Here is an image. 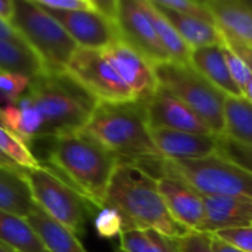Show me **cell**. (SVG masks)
Listing matches in <instances>:
<instances>
[{
    "label": "cell",
    "mask_w": 252,
    "mask_h": 252,
    "mask_svg": "<svg viewBox=\"0 0 252 252\" xmlns=\"http://www.w3.org/2000/svg\"><path fill=\"white\" fill-rule=\"evenodd\" d=\"M105 207L121 214L126 230L154 229L173 239H182L190 232L170 214L159 193L158 179L133 162L120 161L117 165L106 190Z\"/></svg>",
    "instance_id": "1"
},
{
    "label": "cell",
    "mask_w": 252,
    "mask_h": 252,
    "mask_svg": "<svg viewBox=\"0 0 252 252\" xmlns=\"http://www.w3.org/2000/svg\"><path fill=\"white\" fill-rule=\"evenodd\" d=\"M47 167L87 198L97 210L120 158L83 130L47 139Z\"/></svg>",
    "instance_id": "2"
},
{
    "label": "cell",
    "mask_w": 252,
    "mask_h": 252,
    "mask_svg": "<svg viewBox=\"0 0 252 252\" xmlns=\"http://www.w3.org/2000/svg\"><path fill=\"white\" fill-rule=\"evenodd\" d=\"M83 131L121 161L159 158L148 124L145 102H99Z\"/></svg>",
    "instance_id": "3"
},
{
    "label": "cell",
    "mask_w": 252,
    "mask_h": 252,
    "mask_svg": "<svg viewBox=\"0 0 252 252\" xmlns=\"http://www.w3.org/2000/svg\"><path fill=\"white\" fill-rule=\"evenodd\" d=\"M25 96L40 114L44 140L81 131L99 103L66 72L31 78Z\"/></svg>",
    "instance_id": "4"
},
{
    "label": "cell",
    "mask_w": 252,
    "mask_h": 252,
    "mask_svg": "<svg viewBox=\"0 0 252 252\" xmlns=\"http://www.w3.org/2000/svg\"><path fill=\"white\" fill-rule=\"evenodd\" d=\"M133 164L145 168L157 179L167 176L183 180L201 195L252 199L251 173L217 154L201 159L170 161L157 158Z\"/></svg>",
    "instance_id": "5"
},
{
    "label": "cell",
    "mask_w": 252,
    "mask_h": 252,
    "mask_svg": "<svg viewBox=\"0 0 252 252\" xmlns=\"http://www.w3.org/2000/svg\"><path fill=\"white\" fill-rule=\"evenodd\" d=\"M12 25L22 35L25 44L37 55L46 72H66L78 46L47 10L34 0H15Z\"/></svg>",
    "instance_id": "6"
},
{
    "label": "cell",
    "mask_w": 252,
    "mask_h": 252,
    "mask_svg": "<svg viewBox=\"0 0 252 252\" xmlns=\"http://www.w3.org/2000/svg\"><path fill=\"white\" fill-rule=\"evenodd\" d=\"M154 69L159 89L193 109L216 136H224L226 94L204 78L190 63L165 62L154 66Z\"/></svg>",
    "instance_id": "7"
},
{
    "label": "cell",
    "mask_w": 252,
    "mask_h": 252,
    "mask_svg": "<svg viewBox=\"0 0 252 252\" xmlns=\"http://www.w3.org/2000/svg\"><path fill=\"white\" fill-rule=\"evenodd\" d=\"M35 205L52 220L62 224L74 235L84 233V227L97 208L78 190L68 185L47 165L22 170Z\"/></svg>",
    "instance_id": "8"
},
{
    "label": "cell",
    "mask_w": 252,
    "mask_h": 252,
    "mask_svg": "<svg viewBox=\"0 0 252 252\" xmlns=\"http://www.w3.org/2000/svg\"><path fill=\"white\" fill-rule=\"evenodd\" d=\"M66 74L97 102L136 100L103 50L78 47L69 61Z\"/></svg>",
    "instance_id": "9"
},
{
    "label": "cell",
    "mask_w": 252,
    "mask_h": 252,
    "mask_svg": "<svg viewBox=\"0 0 252 252\" xmlns=\"http://www.w3.org/2000/svg\"><path fill=\"white\" fill-rule=\"evenodd\" d=\"M115 25L120 40L140 53L154 66L170 62L146 12L145 0H118Z\"/></svg>",
    "instance_id": "10"
},
{
    "label": "cell",
    "mask_w": 252,
    "mask_h": 252,
    "mask_svg": "<svg viewBox=\"0 0 252 252\" xmlns=\"http://www.w3.org/2000/svg\"><path fill=\"white\" fill-rule=\"evenodd\" d=\"M106 58L114 65L123 81L131 90L136 100H149L159 89L154 65L123 40L103 49Z\"/></svg>",
    "instance_id": "11"
},
{
    "label": "cell",
    "mask_w": 252,
    "mask_h": 252,
    "mask_svg": "<svg viewBox=\"0 0 252 252\" xmlns=\"http://www.w3.org/2000/svg\"><path fill=\"white\" fill-rule=\"evenodd\" d=\"M71 35L78 47L103 50L120 40L115 22L97 10L53 12L47 10Z\"/></svg>",
    "instance_id": "12"
},
{
    "label": "cell",
    "mask_w": 252,
    "mask_h": 252,
    "mask_svg": "<svg viewBox=\"0 0 252 252\" xmlns=\"http://www.w3.org/2000/svg\"><path fill=\"white\" fill-rule=\"evenodd\" d=\"M151 130H176L196 134H214L201 117L182 100L162 89L145 102Z\"/></svg>",
    "instance_id": "13"
},
{
    "label": "cell",
    "mask_w": 252,
    "mask_h": 252,
    "mask_svg": "<svg viewBox=\"0 0 252 252\" xmlns=\"http://www.w3.org/2000/svg\"><path fill=\"white\" fill-rule=\"evenodd\" d=\"M158 189L173 219L190 232H202L205 223V207L202 195L183 180L174 177H158Z\"/></svg>",
    "instance_id": "14"
},
{
    "label": "cell",
    "mask_w": 252,
    "mask_h": 252,
    "mask_svg": "<svg viewBox=\"0 0 252 252\" xmlns=\"http://www.w3.org/2000/svg\"><path fill=\"white\" fill-rule=\"evenodd\" d=\"M159 158L170 161L201 159L217 154L219 136L176 130H151Z\"/></svg>",
    "instance_id": "15"
},
{
    "label": "cell",
    "mask_w": 252,
    "mask_h": 252,
    "mask_svg": "<svg viewBox=\"0 0 252 252\" xmlns=\"http://www.w3.org/2000/svg\"><path fill=\"white\" fill-rule=\"evenodd\" d=\"M205 207L204 233L252 226V199L202 195Z\"/></svg>",
    "instance_id": "16"
},
{
    "label": "cell",
    "mask_w": 252,
    "mask_h": 252,
    "mask_svg": "<svg viewBox=\"0 0 252 252\" xmlns=\"http://www.w3.org/2000/svg\"><path fill=\"white\" fill-rule=\"evenodd\" d=\"M207 6L221 32L252 47V0H207Z\"/></svg>",
    "instance_id": "17"
},
{
    "label": "cell",
    "mask_w": 252,
    "mask_h": 252,
    "mask_svg": "<svg viewBox=\"0 0 252 252\" xmlns=\"http://www.w3.org/2000/svg\"><path fill=\"white\" fill-rule=\"evenodd\" d=\"M221 46L223 44L192 50L190 65L227 97H242L244 93L229 72Z\"/></svg>",
    "instance_id": "18"
},
{
    "label": "cell",
    "mask_w": 252,
    "mask_h": 252,
    "mask_svg": "<svg viewBox=\"0 0 252 252\" xmlns=\"http://www.w3.org/2000/svg\"><path fill=\"white\" fill-rule=\"evenodd\" d=\"M38 210L22 168L0 167V211L27 219Z\"/></svg>",
    "instance_id": "19"
},
{
    "label": "cell",
    "mask_w": 252,
    "mask_h": 252,
    "mask_svg": "<svg viewBox=\"0 0 252 252\" xmlns=\"http://www.w3.org/2000/svg\"><path fill=\"white\" fill-rule=\"evenodd\" d=\"M157 9L162 12V15L170 21V24L176 28V31L180 34V37L192 50L208 47V46H220L224 43L223 32L217 24L192 18V16H186V15H180L173 10H167L161 7H157Z\"/></svg>",
    "instance_id": "20"
},
{
    "label": "cell",
    "mask_w": 252,
    "mask_h": 252,
    "mask_svg": "<svg viewBox=\"0 0 252 252\" xmlns=\"http://www.w3.org/2000/svg\"><path fill=\"white\" fill-rule=\"evenodd\" d=\"M47 252H87L78 236L52 220L41 210L25 219Z\"/></svg>",
    "instance_id": "21"
},
{
    "label": "cell",
    "mask_w": 252,
    "mask_h": 252,
    "mask_svg": "<svg viewBox=\"0 0 252 252\" xmlns=\"http://www.w3.org/2000/svg\"><path fill=\"white\" fill-rule=\"evenodd\" d=\"M0 244L13 252H47L24 217L0 211Z\"/></svg>",
    "instance_id": "22"
},
{
    "label": "cell",
    "mask_w": 252,
    "mask_h": 252,
    "mask_svg": "<svg viewBox=\"0 0 252 252\" xmlns=\"http://www.w3.org/2000/svg\"><path fill=\"white\" fill-rule=\"evenodd\" d=\"M145 7L167 55L170 56V62L190 63L192 49L185 43V40L180 37L176 28L170 24V21L162 15L159 9L154 6L151 0H145Z\"/></svg>",
    "instance_id": "23"
},
{
    "label": "cell",
    "mask_w": 252,
    "mask_h": 252,
    "mask_svg": "<svg viewBox=\"0 0 252 252\" xmlns=\"http://www.w3.org/2000/svg\"><path fill=\"white\" fill-rule=\"evenodd\" d=\"M0 72H16L34 78L46 71L37 55L27 44L0 38Z\"/></svg>",
    "instance_id": "24"
},
{
    "label": "cell",
    "mask_w": 252,
    "mask_h": 252,
    "mask_svg": "<svg viewBox=\"0 0 252 252\" xmlns=\"http://www.w3.org/2000/svg\"><path fill=\"white\" fill-rule=\"evenodd\" d=\"M223 137L252 146V105L244 96L226 99Z\"/></svg>",
    "instance_id": "25"
},
{
    "label": "cell",
    "mask_w": 252,
    "mask_h": 252,
    "mask_svg": "<svg viewBox=\"0 0 252 252\" xmlns=\"http://www.w3.org/2000/svg\"><path fill=\"white\" fill-rule=\"evenodd\" d=\"M120 252H180V239L154 229H131L121 233Z\"/></svg>",
    "instance_id": "26"
},
{
    "label": "cell",
    "mask_w": 252,
    "mask_h": 252,
    "mask_svg": "<svg viewBox=\"0 0 252 252\" xmlns=\"http://www.w3.org/2000/svg\"><path fill=\"white\" fill-rule=\"evenodd\" d=\"M0 154L22 170H31L41 165L31 148L0 124Z\"/></svg>",
    "instance_id": "27"
},
{
    "label": "cell",
    "mask_w": 252,
    "mask_h": 252,
    "mask_svg": "<svg viewBox=\"0 0 252 252\" xmlns=\"http://www.w3.org/2000/svg\"><path fill=\"white\" fill-rule=\"evenodd\" d=\"M31 78L16 72H0V108L16 103L28 90Z\"/></svg>",
    "instance_id": "28"
},
{
    "label": "cell",
    "mask_w": 252,
    "mask_h": 252,
    "mask_svg": "<svg viewBox=\"0 0 252 252\" xmlns=\"http://www.w3.org/2000/svg\"><path fill=\"white\" fill-rule=\"evenodd\" d=\"M152 3L161 9L173 10V12L180 13V15L192 16V18H198V19H204V21L216 24V19H214L210 7L207 6V1H198V0H152Z\"/></svg>",
    "instance_id": "29"
},
{
    "label": "cell",
    "mask_w": 252,
    "mask_h": 252,
    "mask_svg": "<svg viewBox=\"0 0 252 252\" xmlns=\"http://www.w3.org/2000/svg\"><path fill=\"white\" fill-rule=\"evenodd\" d=\"M93 226L96 233L103 239H112L117 236L120 238L121 233L126 230L121 214L111 207H103L96 213L93 219Z\"/></svg>",
    "instance_id": "30"
},
{
    "label": "cell",
    "mask_w": 252,
    "mask_h": 252,
    "mask_svg": "<svg viewBox=\"0 0 252 252\" xmlns=\"http://www.w3.org/2000/svg\"><path fill=\"white\" fill-rule=\"evenodd\" d=\"M217 155L221 158L239 165L241 168L250 171L252 174V146L238 143L227 137H219Z\"/></svg>",
    "instance_id": "31"
},
{
    "label": "cell",
    "mask_w": 252,
    "mask_h": 252,
    "mask_svg": "<svg viewBox=\"0 0 252 252\" xmlns=\"http://www.w3.org/2000/svg\"><path fill=\"white\" fill-rule=\"evenodd\" d=\"M221 49H223V55H224V59H226V63H227V68H229L232 78L244 92L245 86L252 80V72L250 71L248 65L226 43H223Z\"/></svg>",
    "instance_id": "32"
},
{
    "label": "cell",
    "mask_w": 252,
    "mask_h": 252,
    "mask_svg": "<svg viewBox=\"0 0 252 252\" xmlns=\"http://www.w3.org/2000/svg\"><path fill=\"white\" fill-rule=\"evenodd\" d=\"M220 241L241 250L244 252H252V226L250 227H235L224 229L216 233H211Z\"/></svg>",
    "instance_id": "33"
},
{
    "label": "cell",
    "mask_w": 252,
    "mask_h": 252,
    "mask_svg": "<svg viewBox=\"0 0 252 252\" xmlns=\"http://www.w3.org/2000/svg\"><path fill=\"white\" fill-rule=\"evenodd\" d=\"M44 10L53 12H81L96 10L93 0H34Z\"/></svg>",
    "instance_id": "34"
},
{
    "label": "cell",
    "mask_w": 252,
    "mask_h": 252,
    "mask_svg": "<svg viewBox=\"0 0 252 252\" xmlns=\"http://www.w3.org/2000/svg\"><path fill=\"white\" fill-rule=\"evenodd\" d=\"M180 252H214L211 233L189 232L180 239Z\"/></svg>",
    "instance_id": "35"
},
{
    "label": "cell",
    "mask_w": 252,
    "mask_h": 252,
    "mask_svg": "<svg viewBox=\"0 0 252 252\" xmlns=\"http://www.w3.org/2000/svg\"><path fill=\"white\" fill-rule=\"evenodd\" d=\"M223 37H224V43L248 65L250 71L252 72V47L235 40V38H232V37H229V35H226L224 32H223Z\"/></svg>",
    "instance_id": "36"
},
{
    "label": "cell",
    "mask_w": 252,
    "mask_h": 252,
    "mask_svg": "<svg viewBox=\"0 0 252 252\" xmlns=\"http://www.w3.org/2000/svg\"><path fill=\"white\" fill-rule=\"evenodd\" d=\"M0 38L1 40H7V41H12V43L25 44V41H24L22 35L18 32V30L10 22H6L3 19H0Z\"/></svg>",
    "instance_id": "37"
},
{
    "label": "cell",
    "mask_w": 252,
    "mask_h": 252,
    "mask_svg": "<svg viewBox=\"0 0 252 252\" xmlns=\"http://www.w3.org/2000/svg\"><path fill=\"white\" fill-rule=\"evenodd\" d=\"M15 15V0H0V19L10 22Z\"/></svg>",
    "instance_id": "38"
},
{
    "label": "cell",
    "mask_w": 252,
    "mask_h": 252,
    "mask_svg": "<svg viewBox=\"0 0 252 252\" xmlns=\"http://www.w3.org/2000/svg\"><path fill=\"white\" fill-rule=\"evenodd\" d=\"M211 236H213V248H214V252H244L241 251V250H238V248H235V247H232V245H229V244H226V242H223V241H220L214 235H211Z\"/></svg>",
    "instance_id": "39"
},
{
    "label": "cell",
    "mask_w": 252,
    "mask_h": 252,
    "mask_svg": "<svg viewBox=\"0 0 252 252\" xmlns=\"http://www.w3.org/2000/svg\"><path fill=\"white\" fill-rule=\"evenodd\" d=\"M242 93H244V97H245V99H247V100H248V102L252 105V80L248 83V84H247V86H245V89H244V92H242Z\"/></svg>",
    "instance_id": "40"
},
{
    "label": "cell",
    "mask_w": 252,
    "mask_h": 252,
    "mask_svg": "<svg viewBox=\"0 0 252 252\" xmlns=\"http://www.w3.org/2000/svg\"><path fill=\"white\" fill-rule=\"evenodd\" d=\"M0 167H9V168H19V167H16L13 162H10L9 159H6L1 154H0Z\"/></svg>",
    "instance_id": "41"
},
{
    "label": "cell",
    "mask_w": 252,
    "mask_h": 252,
    "mask_svg": "<svg viewBox=\"0 0 252 252\" xmlns=\"http://www.w3.org/2000/svg\"><path fill=\"white\" fill-rule=\"evenodd\" d=\"M0 252H13V251H12V250H9V248H6L4 245H1V244H0Z\"/></svg>",
    "instance_id": "42"
}]
</instances>
